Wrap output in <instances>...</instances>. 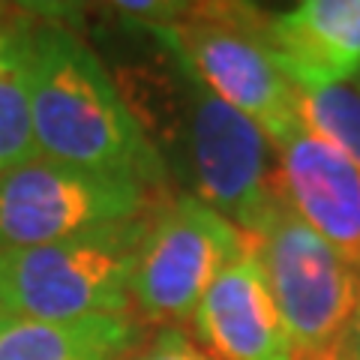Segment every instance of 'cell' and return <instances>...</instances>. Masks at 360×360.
<instances>
[{"label": "cell", "instance_id": "obj_1", "mask_svg": "<svg viewBox=\"0 0 360 360\" xmlns=\"http://www.w3.org/2000/svg\"><path fill=\"white\" fill-rule=\"evenodd\" d=\"M30 111L42 160L165 189V160L115 75L63 25L30 30Z\"/></svg>", "mask_w": 360, "mask_h": 360}, {"label": "cell", "instance_id": "obj_2", "mask_svg": "<svg viewBox=\"0 0 360 360\" xmlns=\"http://www.w3.org/2000/svg\"><path fill=\"white\" fill-rule=\"evenodd\" d=\"M267 27L270 18L252 4H186L174 21L148 30L201 84L250 117L279 148L303 127L300 90L279 66Z\"/></svg>", "mask_w": 360, "mask_h": 360}, {"label": "cell", "instance_id": "obj_3", "mask_svg": "<svg viewBox=\"0 0 360 360\" xmlns=\"http://www.w3.org/2000/svg\"><path fill=\"white\" fill-rule=\"evenodd\" d=\"M156 210L72 240L0 252V315L78 321L132 312V274Z\"/></svg>", "mask_w": 360, "mask_h": 360}, {"label": "cell", "instance_id": "obj_4", "mask_svg": "<svg viewBox=\"0 0 360 360\" xmlns=\"http://www.w3.org/2000/svg\"><path fill=\"white\" fill-rule=\"evenodd\" d=\"M172 58V111L174 141H184V160L195 198L222 213L246 234H262L264 225L285 207L276 186V148L255 123L207 90Z\"/></svg>", "mask_w": 360, "mask_h": 360}, {"label": "cell", "instance_id": "obj_5", "mask_svg": "<svg viewBox=\"0 0 360 360\" xmlns=\"http://www.w3.org/2000/svg\"><path fill=\"white\" fill-rule=\"evenodd\" d=\"M165 201V189L37 156L0 174V252L82 238Z\"/></svg>", "mask_w": 360, "mask_h": 360}, {"label": "cell", "instance_id": "obj_6", "mask_svg": "<svg viewBox=\"0 0 360 360\" xmlns=\"http://www.w3.org/2000/svg\"><path fill=\"white\" fill-rule=\"evenodd\" d=\"M255 238L297 360H333L354 315L360 270L283 207Z\"/></svg>", "mask_w": 360, "mask_h": 360}, {"label": "cell", "instance_id": "obj_7", "mask_svg": "<svg viewBox=\"0 0 360 360\" xmlns=\"http://www.w3.org/2000/svg\"><path fill=\"white\" fill-rule=\"evenodd\" d=\"M243 250V231L195 195H177L153 213L132 274V312L144 324L189 321L217 276Z\"/></svg>", "mask_w": 360, "mask_h": 360}, {"label": "cell", "instance_id": "obj_8", "mask_svg": "<svg viewBox=\"0 0 360 360\" xmlns=\"http://www.w3.org/2000/svg\"><path fill=\"white\" fill-rule=\"evenodd\" d=\"M193 324L198 340L219 360H297L255 238L246 231L240 255L207 288Z\"/></svg>", "mask_w": 360, "mask_h": 360}, {"label": "cell", "instance_id": "obj_9", "mask_svg": "<svg viewBox=\"0 0 360 360\" xmlns=\"http://www.w3.org/2000/svg\"><path fill=\"white\" fill-rule=\"evenodd\" d=\"M276 186L285 207L360 270V168L300 127L276 148Z\"/></svg>", "mask_w": 360, "mask_h": 360}, {"label": "cell", "instance_id": "obj_10", "mask_svg": "<svg viewBox=\"0 0 360 360\" xmlns=\"http://www.w3.org/2000/svg\"><path fill=\"white\" fill-rule=\"evenodd\" d=\"M270 45L297 90L360 75V0H303L270 18Z\"/></svg>", "mask_w": 360, "mask_h": 360}, {"label": "cell", "instance_id": "obj_11", "mask_svg": "<svg viewBox=\"0 0 360 360\" xmlns=\"http://www.w3.org/2000/svg\"><path fill=\"white\" fill-rule=\"evenodd\" d=\"M144 340L135 312L78 321H30L0 315V360H123Z\"/></svg>", "mask_w": 360, "mask_h": 360}, {"label": "cell", "instance_id": "obj_12", "mask_svg": "<svg viewBox=\"0 0 360 360\" xmlns=\"http://www.w3.org/2000/svg\"><path fill=\"white\" fill-rule=\"evenodd\" d=\"M30 21L0 25V174L39 156L30 111Z\"/></svg>", "mask_w": 360, "mask_h": 360}, {"label": "cell", "instance_id": "obj_13", "mask_svg": "<svg viewBox=\"0 0 360 360\" xmlns=\"http://www.w3.org/2000/svg\"><path fill=\"white\" fill-rule=\"evenodd\" d=\"M303 129L319 135L360 168V87L354 82L300 90Z\"/></svg>", "mask_w": 360, "mask_h": 360}, {"label": "cell", "instance_id": "obj_14", "mask_svg": "<svg viewBox=\"0 0 360 360\" xmlns=\"http://www.w3.org/2000/svg\"><path fill=\"white\" fill-rule=\"evenodd\" d=\"M132 360H219L180 328H162Z\"/></svg>", "mask_w": 360, "mask_h": 360}, {"label": "cell", "instance_id": "obj_15", "mask_svg": "<svg viewBox=\"0 0 360 360\" xmlns=\"http://www.w3.org/2000/svg\"><path fill=\"white\" fill-rule=\"evenodd\" d=\"M342 360H360V295H357V307H354V315L348 321V330L342 336V345H340V354Z\"/></svg>", "mask_w": 360, "mask_h": 360}, {"label": "cell", "instance_id": "obj_16", "mask_svg": "<svg viewBox=\"0 0 360 360\" xmlns=\"http://www.w3.org/2000/svg\"><path fill=\"white\" fill-rule=\"evenodd\" d=\"M357 87H360V78H357Z\"/></svg>", "mask_w": 360, "mask_h": 360}, {"label": "cell", "instance_id": "obj_17", "mask_svg": "<svg viewBox=\"0 0 360 360\" xmlns=\"http://www.w3.org/2000/svg\"><path fill=\"white\" fill-rule=\"evenodd\" d=\"M333 360H342V357H333Z\"/></svg>", "mask_w": 360, "mask_h": 360}]
</instances>
